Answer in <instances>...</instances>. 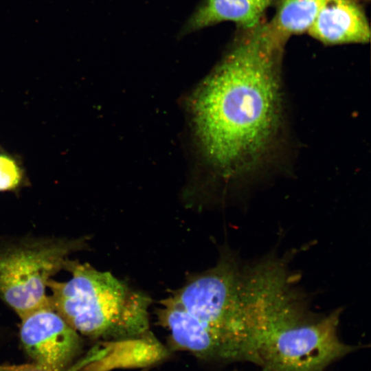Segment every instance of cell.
<instances>
[{
  "label": "cell",
  "mask_w": 371,
  "mask_h": 371,
  "mask_svg": "<svg viewBox=\"0 0 371 371\" xmlns=\"http://www.w3.org/2000/svg\"><path fill=\"white\" fill-rule=\"evenodd\" d=\"M21 319L22 346L40 370L63 371L76 361L82 350L80 334L54 310L51 302Z\"/></svg>",
  "instance_id": "8992f818"
},
{
  "label": "cell",
  "mask_w": 371,
  "mask_h": 371,
  "mask_svg": "<svg viewBox=\"0 0 371 371\" xmlns=\"http://www.w3.org/2000/svg\"><path fill=\"white\" fill-rule=\"evenodd\" d=\"M304 302L289 277L271 280L256 292L259 371H325L359 348L339 339V309L321 316Z\"/></svg>",
  "instance_id": "3957f363"
},
{
  "label": "cell",
  "mask_w": 371,
  "mask_h": 371,
  "mask_svg": "<svg viewBox=\"0 0 371 371\" xmlns=\"http://www.w3.org/2000/svg\"><path fill=\"white\" fill-rule=\"evenodd\" d=\"M82 241H45L0 253V296L20 318L50 303L45 289L50 277L65 268L68 256Z\"/></svg>",
  "instance_id": "5b68a950"
},
{
  "label": "cell",
  "mask_w": 371,
  "mask_h": 371,
  "mask_svg": "<svg viewBox=\"0 0 371 371\" xmlns=\"http://www.w3.org/2000/svg\"><path fill=\"white\" fill-rule=\"evenodd\" d=\"M29 370L28 363L0 365V371H28Z\"/></svg>",
  "instance_id": "7c38bea8"
},
{
  "label": "cell",
  "mask_w": 371,
  "mask_h": 371,
  "mask_svg": "<svg viewBox=\"0 0 371 371\" xmlns=\"http://www.w3.org/2000/svg\"><path fill=\"white\" fill-rule=\"evenodd\" d=\"M19 166L14 159L5 155H0V191L12 189L21 180Z\"/></svg>",
  "instance_id": "30bf717a"
},
{
  "label": "cell",
  "mask_w": 371,
  "mask_h": 371,
  "mask_svg": "<svg viewBox=\"0 0 371 371\" xmlns=\"http://www.w3.org/2000/svg\"><path fill=\"white\" fill-rule=\"evenodd\" d=\"M307 33L325 45L366 43L370 30L361 0H328Z\"/></svg>",
  "instance_id": "52a82bcc"
},
{
  "label": "cell",
  "mask_w": 371,
  "mask_h": 371,
  "mask_svg": "<svg viewBox=\"0 0 371 371\" xmlns=\"http://www.w3.org/2000/svg\"><path fill=\"white\" fill-rule=\"evenodd\" d=\"M276 0H203L186 21L181 34L185 35L221 23H235L240 30L260 23Z\"/></svg>",
  "instance_id": "ba28073f"
},
{
  "label": "cell",
  "mask_w": 371,
  "mask_h": 371,
  "mask_svg": "<svg viewBox=\"0 0 371 371\" xmlns=\"http://www.w3.org/2000/svg\"><path fill=\"white\" fill-rule=\"evenodd\" d=\"M100 352L101 351L97 349L96 350L92 351L85 357L80 360H77L71 366H69L68 368L63 371H80L82 368H83L85 366H86L89 363L98 361L99 359V357H100ZM31 371H45V370H31Z\"/></svg>",
  "instance_id": "8fae6325"
},
{
  "label": "cell",
  "mask_w": 371,
  "mask_h": 371,
  "mask_svg": "<svg viewBox=\"0 0 371 371\" xmlns=\"http://www.w3.org/2000/svg\"><path fill=\"white\" fill-rule=\"evenodd\" d=\"M328 0H278L275 15L268 22L283 41L292 35L307 33Z\"/></svg>",
  "instance_id": "9c48e42d"
},
{
  "label": "cell",
  "mask_w": 371,
  "mask_h": 371,
  "mask_svg": "<svg viewBox=\"0 0 371 371\" xmlns=\"http://www.w3.org/2000/svg\"><path fill=\"white\" fill-rule=\"evenodd\" d=\"M284 43L268 22L241 30L195 99L202 145L212 161L227 172L254 167L275 138Z\"/></svg>",
  "instance_id": "6da1fadb"
},
{
  "label": "cell",
  "mask_w": 371,
  "mask_h": 371,
  "mask_svg": "<svg viewBox=\"0 0 371 371\" xmlns=\"http://www.w3.org/2000/svg\"><path fill=\"white\" fill-rule=\"evenodd\" d=\"M243 269L229 251L190 276L159 302V323L175 350L205 361H248L258 366L254 328L244 306Z\"/></svg>",
  "instance_id": "7a4b0ae2"
},
{
  "label": "cell",
  "mask_w": 371,
  "mask_h": 371,
  "mask_svg": "<svg viewBox=\"0 0 371 371\" xmlns=\"http://www.w3.org/2000/svg\"><path fill=\"white\" fill-rule=\"evenodd\" d=\"M65 268L71 273V279L64 282L50 279L49 299L54 310L79 334L112 343L152 335L148 295L87 263L68 260Z\"/></svg>",
  "instance_id": "277c9868"
}]
</instances>
